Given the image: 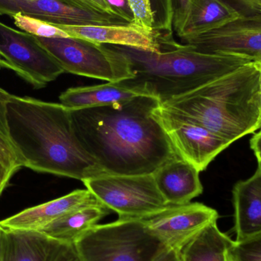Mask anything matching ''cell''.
<instances>
[{
	"label": "cell",
	"mask_w": 261,
	"mask_h": 261,
	"mask_svg": "<svg viewBox=\"0 0 261 261\" xmlns=\"http://www.w3.org/2000/svg\"><path fill=\"white\" fill-rule=\"evenodd\" d=\"M161 105L153 96L71 110L76 134L87 151L108 174H151L177 156L153 115Z\"/></svg>",
	"instance_id": "6da1fadb"
},
{
	"label": "cell",
	"mask_w": 261,
	"mask_h": 261,
	"mask_svg": "<svg viewBox=\"0 0 261 261\" xmlns=\"http://www.w3.org/2000/svg\"><path fill=\"white\" fill-rule=\"evenodd\" d=\"M7 122L24 167L82 182L106 173L81 143L68 107L13 96Z\"/></svg>",
	"instance_id": "7a4b0ae2"
},
{
	"label": "cell",
	"mask_w": 261,
	"mask_h": 261,
	"mask_svg": "<svg viewBox=\"0 0 261 261\" xmlns=\"http://www.w3.org/2000/svg\"><path fill=\"white\" fill-rule=\"evenodd\" d=\"M160 107L232 144L260 129V71L255 62Z\"/></svg>",
	"instance_id": "3957f363"
},
{
	"label": "cell",
	"mask_w": 261,
	"mask_h": 261,
	"mask_svg": "<svg viewBox=\"0 0 261 261\" xmlns=\"http://www.w3.org/2000/svg\"><path fill=\"white\" fill-rule=\"evenodd\" d=\"M110 45L129 61L133 78L122 82L153 96L161 104L254 62L234 55L200 53L184 44L174 50L161 53Z\"/></svg>",
	"instance_id": "277c9868"
},
{
	"label": "cell",
	"mask_w": 261,
	"mask_h": 261,
	"mask_svg": "<svg viewBox=\"0 0 261 261\" xmlns=\"http://www.w3.org/2000/svg\"><path fill=\"white\" fill-rule=\"evenodd\" d=\"M80 261H150L165 247L141 220L96 225L73 245Z\"/></svg>",
	"instance_id": "5b68a950"
},
{
	"label": "cell",
	"mask_w": 261,
	"mask_h": 261,
	"mask_svg": "<svg viewBox=\"0 0 261 261\" xmlns=\"http://www.w3.org/2000/svg\"><path fill=\"white\" fill-rule=\"evenodd\" d=\"M36 38L64 73L113 83L133 78L128 58L110 44L74 37Z\"/></svg>",
	"instance_id": "8992f818"
},
{
	"label": "cell",
	"mask_w": 261,
	"mask_h": 261,
	"mask_svg": "<svg viewBox=\"0 0 261 261\" xmlns=\"http://www.w3.org/2000/svg\"><path fill=\"white\" fill-rule=\"evenodd\" d=\"M86 188L119 219L150 217L168 207L155 182L153 173L103 174L83 181Z\"/></svg>",
	"instance_id": "52a82bcc"
},
{
	"label": "cell",
	"mask_w": 261,
	"mask_h": 261,
	"mask_svg": "<svg viewBox=\"0 0 261 261\" xmlns=\"http://www.w3.org/2000/svg\"><path fill=\"white\" fill-rule=\"evenodd\" d=\"M221 1L239 17L219 29L184 40V44L200 53L261 61V0Z\"/></svg>",
	"instance_id": "ba28073f"
},
{
	"label": "cell",
	"mask_w": 261,
	"mask_h": 261,
	"mask_svg": "<svg viewBox=\"0 0 261 261\" xmlns=\"http://www.w3.org/2000/svg\"><path fill=\"white\" fill-rule=\"evenodd\" d=\"M0 57L35 88L46 87L64 73L36 36L0 22Z\"/></svg>",
	"instance_id": "9c48e42d"
},
{
	"label": "cell",
	"mask_w": 261,
	"mask_h": 261,
	"mask_svg": "<svg viewBox=\"0 0 261 261\" xmlns=\"http://www.w3.org/2000/svg\"><path fill=\"white\" fill-rule=\"evenodd\" d=\"M153 116L168 137L176 154L203 171L210 163L230 144L229 141L207 128L177 115L155 109Z\"/></svg>",
	"instance_id": "30bf717a"
},
{
	"label": "cell",
	"mask_w": 261,
	"mask_h": 261,
	"mask_svg": "<svg viewBox=\"0 0 261 261\" xmlns=\"http://www.w3.org/2000/svg\"><path fill=\"white\" fill-rule=\"evenodd\" d=\"M219 214L199 202L169 205L150 217L141 219L149 233L166 248L179 251L205 227L217 222Z\"/></svg>",
	"instance_id": "8fae6325"
},
{
	"label": "cell",
	"mask_w": 261,
	"mask_h": 261,
	"mask_svg": "<svg viewBox=\"0 0 261 261\" xmlns=\"http://www.w3.org/2000/svg\"><path fill=\"white\" fill-rule=\"evenodd\" d=\"M20 14L50 24L67 26L129 24L117 15L84 9L69 0H0V15Z\"/></svg>",
	"instance_id": "7c38bea8"
},
{
	"label": "cell",
	"mask_w": 261,
	"mask_h": 261,
	"mask_svg": "<svg viewBox=\"0 0 261 261\" xmlns=\"http://www.w3.org/2000/svg\"><path fill=\"white\" fill-rule=\"evenodd\" d=\"M58 26L70 37L83 38L99 44L135 47L161 53L180 47L173 34L150 32L135 23L98 26Z\"/></svg>",
	"instance_id": "4fadbf2b"
},
{
	"label": "cell",
	"mask_w": 261,
	"mask_h": 261,
	"mask_svg": "<svg viewBox=\"0 0 261 261\" xmlns=\"http://www.w3.org/2000/svg\"><path fill=\"white\" fill-rule=\"evenodd\" d=\"M95 204L101 203L90 190H76L3 219L0 221V226L11 230L38 231L76 208Z\"/></svg>",
	"instance_id": "5bb4252c"
},
{
	"label": "cell",
	"mask_w": 261,
	"mask_h": 261,
	"mask_svg": "<svg viewBox=\"0 0 261 261\" xmlns=\"http://www.w3.org/2000/svg\"><path fill=\"white\" fill-rule=\"evenodd\" d=\"M65 245L39 231L0 226V261H55Z\"/></svg>",
	"instance_id": "9a60e30c"
},
{
	"label": "cell",
	"mask_w": 261,
	"mask_h": 261,
	"mask_svg": "<svg viewBox=\"0 0 261 261\" xmlns=\"http://www.w3.org/2000/svg\"><path fill=\"white\" fill-rule=\"evenodd\" d=\"M200 172L179 156L167 161L153 173L156 187L170 205L189 203L202 194Z\"/></svg>",
	"instance_id": "2e32d148"
},
{
	"label": "cell",
	"mask_w": 261,
	"mask_h": 261,
	"mask_svg": "<svg viewBox=\"0 0 261 261\" xmlns=\"http://www.w3.org/2000/svg\"><path fill=\"white\" fill-rule=\"evenodd\" d=\"M236 242L261 234V165L252 176L238 182L232 191Z\"/></svg>",
	"instance_id": "e0dca14e"
},
{
	"label": "cell",
	"mask_w": 261,
	"mask_h": 261,
	"mask_svg": "<svg viewBox=\"0 0 261 261\" xmlns=\"http://www.w3.org/2000/svg\"><path fill=\"white\" fill-rule=\"evenodd\" d=\"M144 95L146 94L130 88L120 81L90 87H73L61 93L60 100L62 105L70 110H79L114 105Z\"/></svg>",
	"instance_id": "ac0fdd59"
},
{
	"label": "cell",
	"mask_w": 261,
	"mask_h": 261,
	"mask_svg": "<svg viewBox=\"0 0 261 261\" xmlns=\"http://www.w3.org/2000/svg\"><path fill=\"white\" fill-rule=\"evenodd\" d=\"M239 17L221 0H191L180 29L182 41L222 27Z\"/></svg>",
	"instance_id": "d6986e66"
},
{
	"label": "cell",
	"mask_w": 261,
	"mask_h": 261,
	"mask_svg": "<svg viewBox=\"0 0 261 261\" xmlns=\"http://www.w3.org/2000/svg\"><path fill=\"white\" fill-rule=\"evenodd\" d=\"M109 211L102 204L86 205L64 215L38 231L57 242L73 245L98 225Z\"/></svg>",
	"instance_id": "ffe728a7"
},
{
	"label": "cell",
	"mask_w": 261,
	"mask_h": 261,
	"mask_svg": "<svg viewBox=\"0 0 261 261\" xmlns=\"http://www.w3.org/2000/svg\"><path fill=\"white\" fill-rule=\"evenodd\" d=\"M236 241L213 222L196 234L179 251L182 261H228Z\"/></svg>",
	"instance_id": "44dd1931"
},
{
	"label": "cell",
	"mask_w": 261,
	"mask_h": 261,
	"mask_svg": "<svg viewBox=\"0 0 261 261\" xmlns=\"http://www.w3.org/2000/svg\"><path fill=\"white\" fill-rule=\"evenodd\" d=\"M134 22L150 32L173 34L170 0H128Z\"/></svg>",
	"instance_id": "7402d4cb"
},
{
	"label": "cell",
	"mask_w": 261,
	"mask_h": 261,
	"mask_svg": "<svg viewBox=\"0 0 261 261\" xmlns=\"http://www.w3.org/2000/svg\"><path fill=\"white\" fill-rule=\"evenodd\" d=\"M14 95L0 88V162L15 172L24 167V161L14 146L7 122V104Z\"/></svg>",
	"instance_id": "603a6c76"
},
{
	"label": "cell",
	"mask_w": 261,
	"mask_h": 261,
	"mask_svg": "<svg viewBox=\"0 0 261 261\" xmlns=\"http://www.w3.org/2000/svg\"><path fill=\"white\" fill-rule=\"evenodd\" d=\"M15 25L27 33L32 34L35 36L42 38H67L69 36L58 26L50 23L45 22L41 20L30 18L25 15H12Z\"/></svg>",
	"instance_id": "cb8c5ba5"
},
{
	"label": "cell",
	"mask_w": 261,
	"mask_h": 261,
	"mask_svg": "<svg viewBox=\"0 0 261 261\" xmlns=\"http://www.w3.org/2000/svg\"><path fill=\"white\" fill-rule=\"evenodd\" d=\"M231 261H261V234L234 242L229 252Z\"/></svg>",
	"instance_id": "d4e9b609"
},
{
	"label": "cell",
	"mask_w": 261,
	"mask_h": 261,
	"mask_svg": "<svg viewBox=\"0 0 261 261\" xmlns=\"http://www.w3.org/2000/svg\"><path fill=\"white\" fill-rule=\"evenodd\" d=\"M170 2L173 12V30L177 32L184 22L191 0H170Z\"/></svg>",
	"instance_id": "484cf974"
},
{
	"label": "cell",
	"mask_w": 261,
	"mask_h": 261,
	"mask_svg": "<svg viewBox=\"0 0 261 261\" xmlns=\"http://www.w3.org/2000/svg\"><path fill=\"white\" fill-rule=\"evenodd\" d=\"M114 15L121 17L128 22H134V15L128 0H105Z\"/></svg>",
	"instance_id": "4316f807"
},
{
	"label": "cell",
	"mask_w": 261,
	"mask_h": 261,
	"mask_svg": "<svg viewBox=\"0 0 261 261\" xmlns=\"http://www.w3.org/2000/svg\"><path fill=\"white\" fill-rule=\"evenodd\" d=\"M84 9L100 13L108 14V15H116L113 14L105 0H69Z\"/></svg>",
	"instance_id": "83f0119b"
},
{
	"label": "cell",
	"mask_w": 261,
	"mask_h": 261,
	"mask_svg": "<svg viewBox=\"0 0 261 261\" xmlns=\"http://www.w3.org/2000/svg\"><path fill=\"white\" fill-rule=\"evenodd\" d=\"M150 261H182L179 251L170 248H164Z\"/></svg>",
	"instance_id": "f1b7e54d"
},
{
	"label": "cell",
	"mask_w": 261,
	"mask_h": 261,
	"mask_svg": "<svg viewBox=\"0 0 261 261\" xmlns=\"http://www.w3.org/2000/svg\"><path fill=\"white\" fill-rule=\"evenodd\" d=\"M16 172L8 168L3 163L0 162V195L7 187L11 177Z\"/></svg>",
	"instance_id": "f546056e"
},
{
	"label": "cell",
	"mask_w": 261,
	"mask_h": 261,
	"mask_svg": "<svg viewBox=\"0 0 261 261\" xmlns=\"http://www.w3.org/2000/svg\"><path fill=\"white\" fill-rule=\"evenodd\" d=\"M250 143H251V148L254 151L258 164H261V130L252 137Z\"/></svg>",
	"instance_id": "4dcf8cb0"
},
{
	"label": "cell",
	"mask_w": 261,
	"mask_h": 261,
	"mask_svg": "<svg viewBox=\"0 0 261 261\" xmlns=\"http://www.w3.org/2000/svg\"><path fill=\"white\" fill-rule=\"evenodd\" d=\"M256 64L258 67L259 71H260V130H261V61H256Z\"/></svg>",
	"instance_id": "1f68e13d"
},
{
	"label": "cell",
	"mask_w": 261,
	"mask_h": 261,
	"mask_svg": "<svg viewBox=\"0 0 261 261\" xmlns=\"http://www.w3.org/2000/svg\"><path fill=\"white\" fill-rule=\"evenodd\" d=\"M0 68H7L10 69V66L9 65L7 62H6L5 60H3V58L0 57Z\"/></svg>",
	"instance_id": "d6a6232c"
},
{
	"label": "cell",
	"mask_w": 261,
	"mask_h": 261,
	"mask_svg": "<svg viewBox=\"0 0 261 261\" xmlns=\"http://www.w3.org/2000/svg\"><path fill=\"white\" fill-rule=\"evenodd\" d=\"M228 261H231V258H230V256H228Z\"/></svg>",
	"instance_id": "836d02e7"
},
{
	"label": "cell",
	"mask_w": 261,
	"mask_h": 261,
	"mask_svg": "<svg viewBox=\"0 0 261 261\" xmlns=\"http://www.w3.org/2000/svg\"><path fill=\"white\" fill-rule=\"evenodd\" d=\"M260 164V165H261V164Z\"/></svg>",
	"instance_id": "e575fe53"
}]
</instances>
